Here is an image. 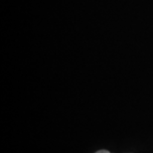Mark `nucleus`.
I'll return each mask as SVG.
<instances>
[{
  "instance_id": "1",
  "label": "nucleus",
  "mask_w": 153,
  "mask_h": 153,
  "mask_svg": "<svg viewBox=\"0 0 153 153\" xmlns=\"http://www.w3.org/2000/svg\"><path fill=\"white\" fill-rule=\"evenodd\" d=\"M96 153H111V152L108 151V150H99V151H97Z\"/></svg>"
}]
</instances>
